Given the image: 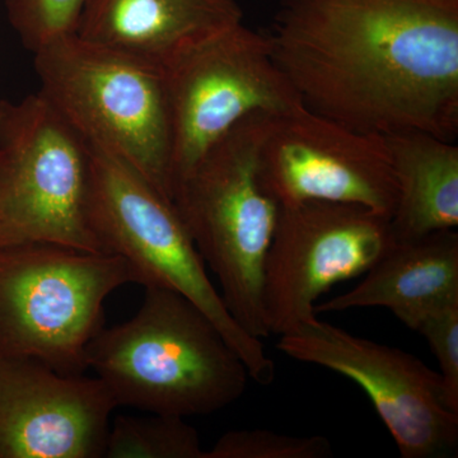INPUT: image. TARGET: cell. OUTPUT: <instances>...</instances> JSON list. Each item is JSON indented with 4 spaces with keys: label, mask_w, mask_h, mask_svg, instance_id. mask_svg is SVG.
Instances as JSON below:
<instances>
[{
    "label": "cell",
    "mask_w": 458,
    "mask_h": 458,
    "mask_svg": "<svg viewBox=\"0 0 458 458\" xmlns=\"http://www.w3.org/2000/svg\"><path fill=\"white\" fill-rule=\"evenodd\" d=\"M89 0H5L9 23L23 47L36 51L54 38L77 33Z\"/></svg>",
    "instance_id": "18"
},
{
    "label": "cell",
    "mask_w": 458,
    "mask_h": 458,
    "mask_svg": "<svg viewBox=\"0 0 458 458\" xmlns=\"http://www.w3.org/2000/svg\"><path fill=\"white\" fill-rule=\"evenodd\" d=\"M90 149L38 90L0 101V247L104 251L89 218Z\"/></svg>",
    "instance_id": "7"
},
{
    "label": "cell",
    "mask_w": 458,
    "mask_h": 458,
    "mask_svg": "<svg viewBox=\"0 0 458 458\" xmlns=\"http://www.w3.org/2000/svg\"><path fill=\"white\" fill-rule=\"evenodd\" d=\"M172 120V189L231 129L255 114L304 106L267 33L225 30L165 69ZM171 189V195H172Z\"/></svg>",
    "instance_id": "8"
},
{
    "label": "cell",
    "mask_w": 458,
    "mask_h": 458,
    "mask_svg": "<svg viewBox=\"0 0 458 458\" xmlns=\"http://www.w3.org/2000/svg\"><path fill=\"white\" fill-rule=\"evenodd\" d=\"M269 116L255 114L238 123L177 181L171 195L205 265L218 279L228 311L258 339L270 335L262 282L280 210L258 174Z\"/></svg>",
    "instance_id": "3"
},
{
    "label": "cell",
    "mask_w": 458,
    "mask_h": 458,
    "mask_svg": "<svg viewBox=\"0 0 458 458\" xmlns=\"http://www.w3.org/2000/svg\"><path fill=\"white\" fill-rule=\"evenodd\" d=\"M458 298L456 229L396 241L351 291L316 304L318 312L382 307L414 331L436 307Z\"/></svg>",
    "instance_id": "14"
},
{
    "label": "cell",
    "mask_w": 458,
    "mask_h": 458,
    "mask_svg": "<svg viewBox=\"0 0 458 458\" xmlns=\"http://www.w3.org/2000/svg\"><path fill=\"white\" fill-rule=\"evenodd\" d=\"M140 274L123 256L56 243L0 247V354L84 375L108 295Z\"/></svg>",
    "instance_id": "6"
},
{
    "label": "cell",
    "mask_w": 458,
    "mask_h": 458,
    "mask_svg": "<svg viewBox=\"0 0 458 458\" xmlns=\"http://www.w3.org/2000/svg\"><path fill=\"white\" fill-rule=\"evenodd\" d=\"M200 436L185 418L119 415L110 423L104 458H204Z\"/></svg>",
    "instance_id": "16"
},
{
    "label": "cell",
    "mask_w": 458,
    "mask_h": 458,
    "mask_svg": "<svg viewBox=\"0 0 458 458\" xmlns=\"http://www.w3.org/2000/svg\"><path fill=\"white\" fill-rule=\"evenodd\" d=\"M86 363L116 406L185 419L236 403L250 378L212 319L188 298L158 286H146L131 319L101 327L87 346Z\"/></svg>",
    "instance_id": "2"
},
{
    "label": "cell",
    "mask_w": 458,
    "mask_h": 458,
    "mask_svg": "<svg viewBox=\"0 0 458 458\" xmlns=\"http://www.w3.org/2000/svg\"><path fill=\"white\" fill-rule=\"evenodd\" d=\"M414 331L426 337L436 355L445 403L458 414V298L428 312Z\"/></svg>",
    "instance_id": "19"
},
{
    "label": "cell",
    "mask_w": 458,
    "mask_h": 458,
    "mask_svg": "<svg viewBox=\"0 0 458 458\" xmlns=\"http://www.w3.org/2000/svg\"><path fill=\"white\" fill-rule=\"evenodd\" d=\"M116 408L98 377L0 354V458H104Z\"/></svg>",
    "instance_id": "12"
},
{
    "label": "cell",
    "mask_w": 458,
    "mask_h": 458,
    "mask_svg": "<svg viewBox=\"0 0 458 458\" xmlns=\"http://www.w3.org/2000/svg\"><path fill=\"white\" fill-rule=\"evenodd\" d=\"M396 177L394 240L458 225V147L423 131L382 135Z\"/></svg>",
    "instance_id": "15"
},
{
    "label": "cell",
    "mask_w": 458,
    "mask_h": 458,
    "mask_svg": "<svg viewBox=\"0 0 458 458\" xmlns=\"http://www.w3.org/2000/svg\"><path fill=\"white\" fill-rule=\"evenodd\" d=\"M393 242L390 218L360 205L280 207L262 282L270 335H286L318 318V298L366 274Z\"/></svg>",
    "instance_id": "9"
},
{
    "label": "cell",
    "mask_w": 458,
    "mask_h": 458,
    "mask_svg": "<svg viewBox=\"0 0 458 458\" xmlns=\"http://www.w3.org/2000/svg\"><path fill=\"white\" fill-rule=\"evenodd\" d=\"M40 92L92 146L131 165L171 200L172 120L165 71L78 33L33 51Z\"/></svg>",
    "instance_id": "4"
},
{
    "label": "cell",
    "mask_w": 458,
    "mask_h": 458,
    "mask_svg": "<svg viewBox=\"0 0 458 458\" xmlns=\"http://www.w3.org/2000/svg\"><path fill=\"white\" fill-rule=\"evenodd\" d=\"M333 445L327 437L291 436L265 429L231 430L204 458H328Z\"/></svg>",
    "instance_id": "17"
},
{
    "label": "cell",
    "mask_w": 458,
    "mask_h": 458,
    "mask_svg": "<svg viewBox=\"0 0 458 458\" xmlns=\"http://www.w3.org/2000/svg\"><path fill=\"white\" fill-rule=\"evenodd\" d=\"M276 346L289 358L333 370L360 386L401 457H442L456 450L458 414L445 403L439 373L415 355L318 318L280 336Z\"/></svg>",
    "instance_id": "11"
},
{
    "label": "cell",
    "mask_w": 458,
    "mask_h": 458,
    "mask_svg": "<svg viewBox=\"0 0 458 458\" xmlns=\"http://www.w3.org/2000/svg\"><path fill=\"white\" fill-rule=\"evenodd\" d=\"M89 149V218L102 250L131 262L144 288L171 289L191 301L240 355L250 378L273 384L276 364L261 339L228 311L172 200L119 157Z\"/></svg>",
    "instance_id": "5"
},
{
    "label": "cell",
    "mask_w": 458,
    "mask_h": 458,
    "mask_svg": "<svg viewBox=\"0 0 458 458\" xmlns=\"http://www.w3.org/2000/svg\"><path fill=\"white\" fill-rule=\"evenodd\" d=\"M265 33L313 113L456 140L458 0H280Z\"/></svg>",
    "instance_id": "1"
},
{
    "label": "cell",
    "mask_w": 458,
    "mask_h": 458,
    "mask_svg": "<svg viewBox=\"0 0 458 458\" xmlns=\"http://www.w3.org/2000/svg\"><path fill=\"white\" fill-rule=\"evenodd\" d=\"M242 20L236 0H89L77 33L165 71Z\"/></svg>",
    "instance_id": "13"
},
{
    "label": "cell",
    "mask_w": 458,
    "mask_h": 458,
    "mask_svg": "<svg viewBox=\"0 0 458 458\" xmlns=\"http://www.w3.org/2000/svg\"><path fill=\"white\" fill-rule=\"evenodd\" d=\"M258 174L279 207L354 204L390 219L396 208V177L384 137L355 131L306 106L269 116Z\"/></svg>",
    "instance_id": "10"
}]
</instances>
